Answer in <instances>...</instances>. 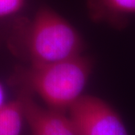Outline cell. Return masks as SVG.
Instances as JSON below:
<instances>
[{
	"instance_id": "1",
	"label": "cell",
	"mask_w": 135,
	"mask_h": 135,
	"mask_svg": "<svg viewBox=\"0 0 135 135\" xmlns=\"http://www.w3.org/2000/svg\"><path fill=\"white\" fill-rule=\"evenodd\" d=\"M92 67V60L82 54L56 62L29 65L21 71L19 82L49 108L64 112L83 95Z\"/></svg>"
},
{
	"instance_id": "2",
	"label": "cell",
	"mask_w": 135,
	"mask_h": 135,
	"mask_svg": "<svg viewBox=\"0 0 135 135\" xmlns=\"http://www.w3.org/2000/svg\"><path fill=\"white\" fill-rule=\"evenodd\" d=\"M21 23L23 51L29 65L56 62L81 55L80 35L51 8H41L32 19Z\"/></svg>"
},
{
	"instance_id": "3",
	"label": "cell",
	"mask_w": 135,
	"mask_h": 135,
	"mask_svg": "<svg viewBox=\"0 0 135 135\" xmlns=\"http://www.w3.org/2000/svg\"><path fill=\"white\" fill-rule=\"evenodd\" d=\"M68 111L77 135H130L120 114L98 97L83 95Z\"/></svg>"
},
{
	"instance_id": "4",
	"label": "cell",
	"mask_w": 135,
	"mask_h": 135,
	"mask_svg": "<svg viewBox=\"0 0 135 135\" xmlns=\"http://www.w3.org/2000/svg\"><path fill=\"white\" fill-rule=\"evenodd\" d=\"M20 97L24 119L28 123L31 135H77L69 116L63 111L42 107L27 92Z\"/></svg>"
},
{
	"instance_id": "5",
	"label": "cell",
	"mask_w": 135,
	"mask_h": 135,
	"mask_svg": "<svg viewBox=\"0 0 135 135\" xmlns=\"http://www.w3.org/2000/svg\"><path fill=\"white\" fill-rule=\"evenodd\" d=\"M90 5L95 18L115 25H123L126 16L135 15V0H92Z\"/></svg>"
},
{
	"instance_id": "6",
	"label": "cell",
	"mask_w": 135,
	"mask_h": 135,
	"mask_svg": "<svg viewBox=\"0 0 135 135\" xmlns=\"http://www.w3.org/2000/svg\"><path fill=\"white\" fill-rule=\"evenodd\" d=\"M24 119L21 97L0 108V135H20Z\"/></svg>"
},
{
	"instance_id": "7",
	"label": "cell",
	"mask_w": 135,
	"mask_h": 135,
	"mask_svg": "<svg viewBox=\"0 0 135 135\" xmlns=\"http://www.w3.org/2000/svg\"><path fill=\"white\" fill-rule=\"evenodd\" d=\"M26 0H0V17L17 14L24 6Z\"/></svg>"
},
{
	"instance_id": "8",
	"label": "cell",
	"mask_w": 135,
	"mask_h": 135,
	"mask_svg": "<svg viewBox=\"0 0 135 135\" xmlns=\"http://www.w3.org/2000/svg\"><path fill=\"white\" fill-rule=\"evenodd\" d=\"M6 104L5 102V92L4 87L0 83V108Z\"/></svg>"
}]
</instances>
